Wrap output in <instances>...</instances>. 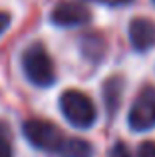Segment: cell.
<instances>
[{"label": "cell", "instance_id": "cell-9", "mask_svg": "<svg viewBox=\"0 0 155 157\" xmlns=\"http://www.w3.org/2000/svg\"><path fill=\"white\" fill-rule=\"evenodd\" d=\"M109 157H133L131 151L127 149V145H125L123 141H117L115 145L109 149Z\"/></svg>", "mask_w": 155, "mask_h": 157}, {"label": "cell", "instance_id": "cell-10", "mask_svg": "<svg viewBox=\"0 0 155 157\" xmlns=\"http://www.w3.org/2000/svg\"><path fill=\"white\" fill-rule=\"evenodd\" d=\"M137 157H155V141H143L137 149Z\"/></svg>", "mask_w": 155, "mask_h": 157}, {"label": "cell", "instance_id": "cell-14", "mask_svg": "<svg viewBox=\"0 0 155 157\" xmlns=\"http://www.w3.org/2000/svg\"><path fill=\"white\" fill-rule=\"evenodd\" d=\"M153 4H155V0H153Z\"/></svg>", "mask_w": 155, "mask_h": 157}, {"label": "cell", "instance_id": "cell-5", "mask_svg": "<svg viewBox=\"0 0 155 157\" xmlns=\"http://www.w3.org/2000/svg\"><path fill=\"white\" fill-rule=\"evenodd\" d=\"M52 22L56 26L62 28H74V26H81V24H88L92 14H89V8L84 2H60L58 6L52 10Z\"/></svg>", "mask_w": 155, "mask_h": 157}, {"label": "cell", "instance_id": "cell-12", "mask_svg": "<svg viewBox=\"0 0 155 157\" xmlns=\"http://www.w3.org/2000/svg\"><path fill=\"white\" fill-rule=\"evenodd\" d=\"M92 2L104 4V6H127V4H131L133 0H92Z\"/></svg>", "mask_w": 155, "mask_h": 157}, {"label": "cell", "instance_id": "cell-1", "mask_svg": "<svg viewBox=\"0 0 155 157\" xmlns=\"http://www.w3.org/2000/svg\"><path fill=\"white\" fill-rule=\"evenodd\" d=\"M60 111L68 119V123L78 129H88L97 119L93 101L84 92H78V90H66L60 96Z\"/></svg>", "mask_w": 155, "mask_h": 157}, {"label": "cell", "instance_id": "cell-3", "mask_svg": "<svg viewBox=\"0 0 155 157\" xmlns=\"http://www.w3.org/2000/svg\"><path fill=\"white\" fill-rule=\"evenodd\" d=\"M22 133L36 149L48 151V153H60L64 143V133L46 119H28L22 125Z\"/></svg>", "mask_w": 155, "mask_h": 157}, {"label": "cell", "instance_id": "cell-6", "mask_svg": "<svg viewBox=\"0 0 155 157\" xmlns=\"http://www.w3.org/2000/svg\"><path fill=\"white\" fill-rule=\"evenodd\" d=\"M129 42L137 52H149L155 46V22L145 16H135L129 22Z\"/></svg>", "mask_w": 155, "mask_h": 157}, {"label": "cell", "instance_id": "cell-4", "mask_svg": "<svg viewBox=\"0 0 155 157\" xmlns=\"http://www.w3.org/2000/svg\"><path fill=\"white\" fill-rule=\"evenodd\" d=\"M127 125L131 131H149L155 127V88L145 86L129 107Z\"/></svg>", "mask_w": 155, "mask_h": 157}, {"label": "cell", "instance_id": "cell-13", "mask_svg": "<svg viewBox=\"0 0 155 157\" xmlns=\"http://www.w3.org/2000/svg\"><path fill=\"white\" fill-rule=\"evenodd\" d=\"M0 157H12V149L4 137H0Z\"/></svg>", "mask_w": 155, "mask_h": 157}, {"label": "cell", "instance_id": "cell-8", "mask_svg": "<svg viewBox=\"0 0 155 157\" xmlns=\"http://www.w3.org/2000/svg\"><path fill=\"white\" fill-rule=\"evenodd\" d=\"M121 94H123V80H121L119 76L108 78V80H105V86H104V98H105V105H108L109 113H113V111L117 109Z\"/></svg>", "mask_w": 155, "mask_h": 157}, {"label": "cell", "instance_id": "cell-7", "mask_svg": "<svg viewBox=\"0 0 155 157\" xmlns=\"http://www.w3.org/2000/svg\"><path fill=\"white\" fill-rule=\"evenodd\" d=\"M58 155H62V157H92L93 155V147H92V143L85 141V139L66 137Z\"/></svg>", "mask_w": 155, "mask_h": 157}, {"label": "cell", "instance_id": "cell-11", "mask_svg": "<svg viewBox=\"0 0 155 157\" xmlns=\"http://www.w3.org/2000/svg\"><path fill=\"white\" fill-rule=\"evenodd\" d=\"M10 22H12L10 14H8V12H4V10H0V36H2L4 32L10 28Z\"/></svg>", "mask_w": 155, "mask_h": 157}, {"label": "cell", "instance_id": "cell-2", "mask_svg": "<svg viewBox=\"0 0 155 157\" xmlns=\"http://www.w3.org/2000/svg\"><path fill=\"white\" fill-rule=\"evenodd\" d=\"M22 68L26 78L38 88H50L56 82V70L50 54L42 44H32L22 54Z\"/></svg>", "mask_w": 155, "mask_h": 157}]
</instances>
